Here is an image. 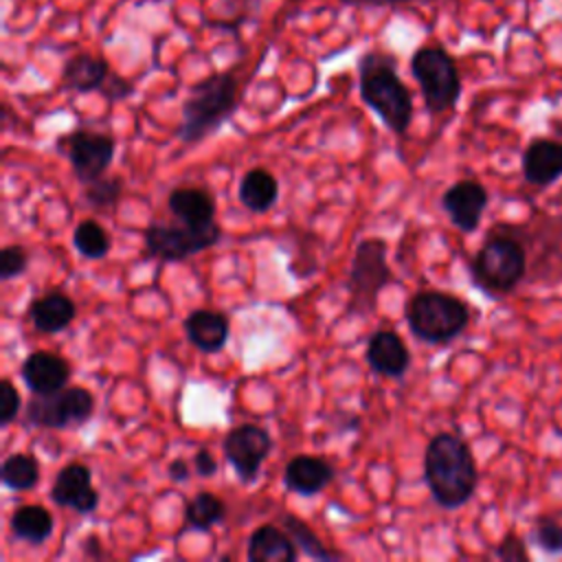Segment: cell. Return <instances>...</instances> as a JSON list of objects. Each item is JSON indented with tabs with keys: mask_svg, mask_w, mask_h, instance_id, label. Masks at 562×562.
<instances>
[{
	"mask_svg": "<svg viewBox=\"0 0 562 562\" xmlns=\"http://www.w3.org/2000/svg\"><path fill=\"white\" fill-rule=\"evenodd\" d=\"M424 481L439 507L457 509L465 505L479 483L470 446L454 432H437L424 452Z\"/></svg>",
	"mask_w": 562,
	"mask_h": 562,
	"instance_id": "cell-1",
	"label": "cell"
},
{
	"mask_svg": "<svg viewBox=\"0 0 562 562\" xmlns=\"http://www.w3.org/2000/svg\"><path fill=\"white\" fill-rule=\"evenodd\" d=\"M358 90L367 108L395 134H406L413 121V94L397 75V57L367 50L358 59Z\"/></svg>",
	"mask_w": 562,
	"mask_h": 562,
	"instance_id": "cell-2",
	"label": "cell"
},
{
	"mask_svg": "<svg viewBox=\"0 0 562 562\" xmlns=\"http://www.w3.org/2000/svg\"><path fill=\"white\" fill-rule=\"evenodd\" d=\"M239 105V81L233 70L213 72L193 83L182 101V121L176 136L182 143H200L217 132Z\"/></svg>",
	"mask_w": 562,
	"mask_h": 562,
	"instance_id": "cell-3",
	"label": "cell"
},
{
	"mask_svg": "<svg viewBox=\"0 0 562 562\" xmlns=\"http://www.w3.org/2000/svg\"><path fill=\"white\" fill-rule=\"evenodd\" d=\"M470 261L472 283L490 296H503L516 290L527 272V250L522 241L496 226Z\"/></svg>",
	"mask_w": 562,
	"mask_h": 562,
	"instance_id": "cell-4",
	"label": "cell"
},
{
	"mask_svg": "<svg viewBox=\"0 0 562 562\" xmlns=\"http://www.w3.org/2000/svg\"><path fill=\"white\" fill-rule=\"evenodd\" d=\"M404 318L417 340L443 345L454 340L468 327L470 307L450 292L422 290L408 299Z\"/></svg>",
	"mask_w": 562,
	"mask_h": 562,
	"instance_id": "cell-5",
	"label": "cell"
},
{
	"mask_svg": "<svg viewBox=\"0 0 562 562\" xmlns=\"http://www.w3.org/2000/svg\"><path fill=\"white\" fill-rule=\"evenodd\" d=\"M411 75L417 81L430 114L450 112L461 97V77L452 55L441 46H422L411 57Z\"/></svg>",
	"mask_w": 562,
	"mask_h": 562,
	"instance_id": "cell-6",
	"label": "cell"
},
{
	"mask_svg": "<svg viewBox=\"0 0 562 562\" xmlns=\"http://www.w3.org/2000/svg\"><path fill=\"white\" fill-rule=\"evenodd\" d=\"M393 281L386 263V241L367 237L358 241L349 270V307L351 316H367L375 312L380 292Z\"/></svg>",
	"mask_w": 562,
	"mask_h": 562,
	"instance_id": "cell-7",
	"label": "cell"
},
{
	"mask_svg": "<svg viewBox=\"0 0 562 562\" xmlns=\"http://www.w3.org/2000/svg\"><path fill=\"white\" fill-rule=\"evenodd\" d=\"M94 397L83 386H64L55 393H33L26 402L24 417L37 428H79L90 422Z\"/></svg>",
	"mask_w": 562,
	"mask_h": 562,
	"instance_id": "cell-8",
	"label": "cell"
},
{
	"mask_svg": "<svg viewBox=\"0 0 562 562\" xmlns=\"http://www.w3.org/2000/svg\"><path fill=\"white\" fill-rule=\"evenodd\" d=\"M222 237L217 222L209 226H191L184 222H154L145 228V248L160 261H184L206 248H213Z\"/></svg>",
	"mask_w": 562,
	"mask_h": 562,
	"instance_id": "cell-9",
	"label": "cell"
},
{
	"mask_svg": "<svg viewBox=\"0 0 562 562\" xmlns=\"http://www.w3.org/2000/svg\"><path fill=\"white\" fill-rule=\"evenodd\" d=\"M59 147L66 149L72 173L83 184L103 176L114 158V138L103 132L75 130L59 140Z\"/></svg>",
	"mask_w": 562,
	"mask_h": 562,
	"instance_id": "cell-10",
	"label": "cell"
},
{
	"mask_svg": "<svg viewBox=\"0 0 562 562\" xmlns=\"http://www.w3.org/2000/svg\"><path fill=\"white\" fill-rule=\"evenodd\" d=\"M222 448L226 461L237 472L239 481L252 483L259 474L263 459L272 448V439L266 428L257 424H241L226 432Z\"/></svg>",
	"mask_w": 562,
	"mask_h": 562,
	"instance_id": "cell-11",
	"label": "cell"
},
{
	"mask_svg": "<svg viewBox=\"0 0 562 562\" xmlns=\"http://www.w3.org/2000/svg\"><path fill=\"white\" fill-rule=\"evenodd\" d=\"M50 501L59 507H70L72 512L86 516L92 514L99 505V494L92 487V472L83 463H68L64 465L48 492Z\"/></svg>",
	"mask_w": 562,
	"mask_h": 562,
	"instance_id": "cell-12",
	"label": "cell"
},
{
	"mask_svg": "<svg viewBox=\"0 0 562 562\" xmlns=\"http://www.w3.org/2000/svg\"><path fill=\"white\" fill-rule=\"evenodd\" d=\"M487 200V189L481 182L459 180L443 191L441 209L459 231L474 233L481 224Z\"/></svg>",
	"mask_w": 562,
	"mask_h": 562,
	"instance_id": "cell-13",
	"label": "cell"
},
{
	"mask_svg": "<svg viewBox=\"0 0 562 562\" xmlns=\"http://www.w3.org/2000/svg\"><path fill=\"white\" fill-rule=\"evenodd\" d=\"M369 369L384 378H402L411 367V351L393 329H375L367 342Z\"/></svg>",
	"mask_w": 562,
	"mask_h": 562,
	"instance_id": "cell-14",
	"label": "cell"
},
{
	"mask_svg": "<svg viewBox=\"0 0 562 562\" xmlns=\"http://www.w3.org/2000/svg\"><path fill=\"white\" fill-rule=\"evenodd\" d=\"M336 476L334 465L314 454H296L283 470V485L299 496H314L323 492Z\"/></svg>",
	"mask_w": 562,
	"mask_h": 562,
	"instance_id": "cell-15",
	"label": "cell"
},
{
	"mask_svg": "<svg viewBox=\"0 0 562 562\" xmlns=\"http://www.w3.org/2000/svg\"><path fill=\"white\" fill-rule=\"evenodd\" d=\"M20 375L31 393H55L66 386L70 364L53 351H33L22 362Z\"/></svg>",
	"mask_w": 562,
	"mask_h": 562,
	"instance_id": "cell-16",
	"label": "cell"
},
{
	"mask_svg": "<svg viewBox=\"0 0 562 562\" xmlns=\"http://www.w3.org/2000/svg\"><path fill=\"white\" fill-rule=\"evenodd\" d=\"M522 176L536 187L553 184L562 176V143L533 138L522 154Z\"/></svg>",
	"mask_w": 562,
	"mask_h": 562,
	"instance_id": "cell-17",
	"label": "cell"
},
{
	"mask_svg": "<svg viewBox=\"0 0 562 562\" xmlns=\"http://www.w3.org/2000/svg\"><path fill=\"white\" fill-rule=\"evenodd\" d=\"M184 334L195 349L204 353H215L228 342L231 323L226 314L200 307L189 312V316L184 318Z\"/></svg>",
	"mask_w": 562,
	"mask_h": 562,
	"instance_id": "cell-18",
	"label": "cell"
},
{
	"mask_svg": "<svg viewBox=\"0 0 562 562\" xmlns=\"http://www.w3.org/2000/svg\"><path fill=\"white\" fill-rule=\"evenodd\" d=\"M77 314L75 301L64 292H46L31 301L29 321L40 334H59L64 331Z\"/></svg>",
	"mask_w": 562,
	"mask_h": 562,
	"instance_id": "cell-19",
	"label": "cell"
},
{
	"mask_svg": "<svg viewBox=\"0 0 562 562\" xmlns=\"http://www.w3.org/2000/svg\"><path fill=\"white\" fill-rule=\"evenodd\" d=\"M299 549L283 527L270 522L259 525L246 542L248 562H292L296 560Z\"/></svg>",
	"mask_w": 562,
	"mask_h": 562,
	"instance_id": "cell-20",
	"label": "cell"
},
{
	"mask_svg": "<svg viewBox=\"0 0 562 562\" xmlns=\"http://www.w3.org/2000/svg\"><path fill=\"white\" fill-rule=\"evenodd\" d=\"M171 215L191 226H209L215 222V198L202 187H178L167 198Z\"/></svg>",
	"mask_w": 562,
	"mask_h": 562,
	"instance_id": "cell-21",
	"label": "cell"
},
{
	"mask_svg": "<svg viewBox=\"0 0 562 562\" xmlns=\"http://www.w3.org/2000/svg\"><path fill=\"white\" fill-rule=\"evenodd\" d=\"M110 64L103 57L90 53H77L64 61L61 81L72 92H97L110 75Z\"/></svg>",
	"mask_w": 562,
	"mask_h": 562,
	"instance_id": "cell-22",
	"label": "cell"
},
{
	"mask_svg": "<svg viewBox=\"0 0 562 562\" xmlns=\"http://www.w3.org/2000/svg\"><path fill=\"white\" fill-rule=\"evenodd\" d=\"M237 195H239V202L248 211L266 213L279 200V182H277V178L268 169L255 167V169H248L241 176Z\"/></svg>",
	"mask_w": 562,
	"mask_h": 562,
	"instance_id": "cell-23",
	"label": "cell"
},
{
	"mask_svg": "<svg viewBox=\"0 0 562 562\" xmlns=\"http://www.w3.org/2000/svg\"><path fill=\"white\" fill-rule=\"evenodd\" d=\"M11 533L29 544H42L53 536V516L42 505H20L9 518Z\"/></svg>",
	"mask_w": 562,
	"mask_h": 562,
	"instance_id": "cell-24",
	"label": "cell"
},
{
	"mask_svg": "<svg viewBox=\"0 0 562 562\" xmlns=\"http://www.w3.org/2000/svg\"><path fill=\"white\" fill-rule=\"evenodd\" d=\"M0 479L4 487L13 492H29L40 483V463L33 454L13 452L4 457L0 465Z\"/></svg>",
	"mask_w": 562,
	"mask_h": 562,
	"instance_id": "cell-25",
	"label": "cell"
},
{
	"mask_svg": "<svg viewBox=\"0 0 562 562\" xmlns=\"http://www.w3.org/2000/svg\"><path fill=\"white\" fill-rule=\"evenodd\" d=\"M224 518H226V505L220 496L211 492H198L187 503V509H184L187 529H193V531H209Z\"/></svg>",
	"mask_w": 562,
	"mask_h": 562,
	"instance_id": "cell-26",
	"label": "cell"
},
{
	"mask_svg": "<svg viewBox=\"0 0 562 562\" xmlns=\"http://www.w3.org/2000/svg\"><path fill=\"white\" fill-rule=\"evenodd\" d=\"M281 527L288 531L292 542L301 553L314 560H336L340 558L336 551H329L323 540L307 527V522L294 514H281Z\"/></svg>",
	"mask_w": 562,
	"mask_h": 562,
	"instance_id": "cell-27",
	"label": "cell"
},
{
	"mask_svg": "<svg viewBox=\"0 0 562 562\" xmlns=\"http://www.w3.org/2000/svg\"><path fill=\"white\" fill-rule=\"evenodd\" d=\"M72 246L86 259H103L110 248L112 239L110 233L97 220H81L72 231Z\"/></svg>",
	"mask_w": 562,
	"mask_h": 562,
	"instance_id": "cell-28",
	"label": "cell"
},
{
	"mask_svg": "<svg viewBox=\"0 0 562 562\" xmlns=\"http://www.w3.org/2000/svg\"><path fill=\"white\" fill-rule=\"evenodd\" d=\"M123 193V180L119 176H99L83 187V200L94 209L112 206Z\"/></svg>",
	"mask_w": 562,
	"mask_h": 562,
	"instance_id": "cell-29",
	"label": "cell"
},
{
	"mask_svg": "<svg viewBox=\"0 0 562 562\" xmlns=\"http://www.w3.org/2000/svg\"><path fill=\"white\" fill-rule=\"evenodd\" d=\"M531 538H533L536 547L542 549L544 553H551V555L562 553V525L558 520H553L551 516L536 518Z\"/></svg>",
	"mask_w": 562,
	"mask_h": 562,
	"instance_id": "cell-30",
	"label": "cell"
},
{
	"mask_svg": "<svg viewBox=\"0 0 562 562\" xmlns=\"http://www.w3.org/2000/svg\"><path fill=\"white\" fill-rule=\"evenodd\" d=\"M29 266V252L20 244H9L0 252V279L9 281L22 274Z\"/></svg>",
	"mask_w": 562,
	"mask_h": 562,
	"instance_id": "cell-31",
	"label": "cell"
},
{
	"mask_svg": "<svg viewBox=\"0 0 562 562\" xmlns=\"http://www.w3.org/2000/svg\"><path fill=\"white\" fill-rule=\"evenodd\" d=\"M20 406H22V400H20L18 389L13 386L11 380L4 378L0 382V426L2 428H7L11 422H15Z\"/></svg>",
	"mask_w": 562,
	"mask_h": 562,
	"instance_id": "cell-32",
	"label": "cell"
},
{
	"mask_svg": "<svg viewBox=\"0 0 562 562\" xmlns=\"http://www.w3.org/2000/svg\"><path fill=\"white\" fill-rule=\"evenodd\" d=\"M494 555L505 560V562H518V560L525 562V560H529V551L525 547V540L520 536H516V533H507L501 540V544L496 547Z\"/></svg>",
	"mask_w": 562,
	"mask_h": 562,
	"instance_id": "cell-33",
	"label": "cell"
},
{
	"mask_svg": "<svg viewBox=\"0 0 562 562\" xmlns=\"http://www.w3.org/2000/svg\"><path fill=\"white\" fill-rule=\"evenodd\" d=\"M99 92H101L110 103H114V101H123V99L132 97V94H134V83H132L130 79L116 75V72H110Z\"/></svg>",
	"mask_w": 562,
	"mask_h": 562,
	"instance_id": "cell-34",
	"label": "cell"
},
{
	"mask_svg": "<svg viewBox=\"0 0 562 562\" xmlns=\"http://www.w3.org/2000/svg\"><path fill=\"white\" fill-rule=\"evenodd\" d=\"M193 470H195V474L202 476V479L213 476V474L217 472V461H215L213 452L206 450V448H200V450L193 454Z\"/></svg>",
	"mask_w": 562,
	"mask_h": 562,
	"instance_id": "cell-35",
	"label": "cell"
},
{
	"mask_svg": "<svg viewBox=\"0 0 562 562\" xmlns=\"http://www.w3.org/2000/svg\"><path fill=\"white\" fill-rule=\"evenodd\" d=\"M342 4L349 7H371V9H393V7H404L415 0H340Z\"/></svg>",
	"mask_w": 562,
	"mask_h": 562,
	"instance_id": "cell-36",
	"label": "cell"
},
{
	"mask_svg": "<svg viewBox=\"0 0 562 562\" xmlns=\"http://www.w3.org/2000/svg\"><path fill=\"white\" fill-rule=\"evenodd\" d=\"M167 474H169V479H171V481L182 483V481H187V479L191 476V465H189L184 459H176V461H171V463H169Z\"/></svg>",
	"mask_w": 562,
	"mask_h": 562,
	"instance_id": "cell-37",
	"label": "cell"
},
{
	"mask_svg": "<svg viewBox=\"0 0 562 562\" xmlns=\"http://www.w3.org/2000/svg\"><path fill=\"white\" fill-rule=\"evenodd\" d=\"M81 553L86 555V558H103V551H101V544H99V538L97 536H90V538H86L83 542H81Z\"/></svg>",
	"mask_w": 562,
	"mask_h": 562,
	"instance_id": "cell-38",
	"label": "cell"
},
{
	"mask_svg": "<svg viewBox=\"0 0 562 562\" xmlns=\"http://www.w3.org/2000/svg\"><path fill=\"white\" fill-rule=\"evenodd\" d=\"M555 204H558V206H562V191L555 195Z\"/></svg>",
	"mask_w": 562,
	"mask_h": 562,
	"instance_id": "cell-39",
	"label": "cell"
},
{
	"mask_svg": "<svg viewBox=\"0 0 562 562\" xmlns=\"http://www.w3.org/2000/svg\"><path fill=\"white\" fill-rule=\"evenodd\" d=\"M138 2H158V0H138Z\"/></svg>",
	"mask_w": 562,
	"mask_h": 562,
	"instance_id": "cell-40",
	"label": "cell"
}]
</instances>
